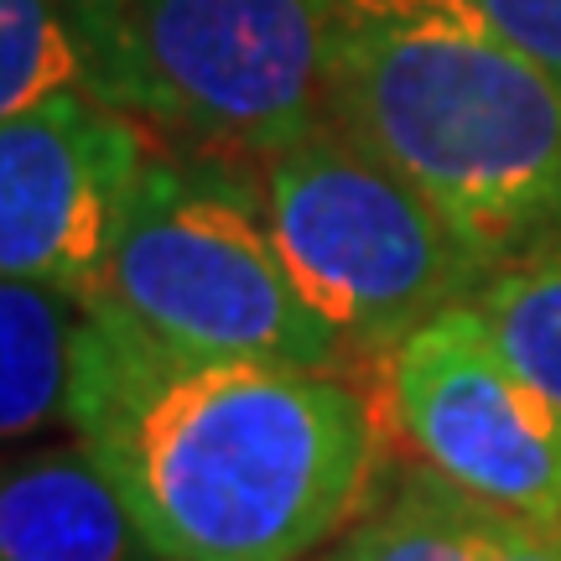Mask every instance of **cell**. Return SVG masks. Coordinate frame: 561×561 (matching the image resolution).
<instances>
[{
    "label": "cell",
    "mask_w": 561,
    "mask_h": 561,
    "mask_svg": "<svg viewBox=\"0 0 561 561\" xmlns=\"http://www.w3.org/2000/svg\"><path fill=\"white\" fill-rule=\"evenodd\" d=\"M73 437L157 561H307L375 473V411L328 369L182 359L89 307Z\"/></svg>",
    "instance_id": "cell-1"
},
{
    "label": "cell",
    "mask_w": 561,
    "mask_h": 561,
    "mask_svg": "<svg viewBox=\"0 0 561 561\" xmlns=\"http://www.w3.org/2000/svg\"><path fill=\"white\" fill-rule=\"evenodd\" d=\"M328 125L437 203L489 271L561 224V79L473 0H339Z\"/></svg>",
    "instance_id": "cell-2"
},
{
    "label": "cell",
    "mask_w": 561,
    "mask_h": 561,
    "mask_svg": "<svg viewBox=\"0 0 561 561\" xmlns=\"http://www.w3.org/2000/svg\"><path fill=\"white\" fill-rule=\"evenodd\" d=\"M136 333L182 359L328 369L343 339L312 312L244 161L151 151L121 214L100 297Z\"/></svg>",
    "instance_id": "cell-3"
},
{
    "label": "cell",
    "mask_w": 561,
    "mask_h": 561,
    "mask_svg": "<svg viewBox=\"0 0 561 561\" xmlns=\"http://www.w3.org/2000/svg\"><path fill=\"white\" fill-rule=\"evenodd\" d=\"M94 94L208 157H276L328 125L339 0H100Z\"/></svg>",
    "instance_id": "cell-4"
},
{
    "label": "cell",
    "mask_w": 561,
    "mask_h": 561,
    "mask_svg": "<svg viewBox=\"0 0 561 561\" xmlns=\"http://www.w3.org/2000/svg\"><path fill=\"white\" fill-rule=\"evenodd\" d=\"M261 203L291 280L343 348H396L489 276L437 203L339 125L265 157Z\"/></svg>",
    "instance_id": "cell-5"
},
{
    "label": "cell",
    "mask_w": 561,
    "mask_h": 561,
    "mask_svg": "<svg viewBox=\"0 0 561 561\" xmlns=\"http://www.w3.org/2000/svg\"><path fill=\"white\" fill-rule=\"evenodd\" d=\"M390 411L426 468L462 494L561 525V411L510 364L473 301L390 348Z\"/></svg>",
    "instance_id": "cell-6"
},
{
    "label": "cell",
    "mask_w": 561,
    "mask_h": 561,
    "mask_svg": "<svg viewBox=\"0 0 561 561\" xmlns=\"http://www.w3.org/2000/svg\"><path fill=\"white\" fill-rule=\"evenodd\" d=\"M146 157V125L83 89L0 121V276L100 297Z\"/></svg>",
    "instance_id": "cell-7"
},
{
    "label": "cell",
    "mask_w": 561,
    "mask_h": 561,
    "mask_svg": "<svg viewBox=\"0 0 561 561\" xmlns=\"http://www.w3.org/2000/svg\"><path fill=\"white\" fill-rule=\"evenodd\" d=\"M0 561H157L89 442L0 462Z\"/></svg>",
    "instance_id": "cell-8"
},
{
    "label": "cell",
    "mask_w": 561,
    "mask_h": 561,
    "mask_svg": "<svg viewBox=\"0 0 561 561\" xmlns=\"http://www.w3.org/2000/svg\"><path fill=\"white\" fill-rule=\"evenodd\" d=\"M89 301L0 276V453L73 432Z\"/></svg>",
    "instance_id": "cell-9"
},
{
    "label": "cell",
    "mask_w": 561,
    "mask_h": 561,
    "mask_svg": "<svg viewBox=\"0 0 561 561\" xmlns=\"http://www.w3.org/2000/svg\"><path fill=\"white\" fill-rule=\"evenodd\" d=\"M504 510L462 494L442 473H411L333 561H483Z\"/></svg>",
    "instance_id": "cell-10"
},
{
    "label": "cell",
    "mask_w": 561,
    "mask_h": 561,
    "mask_svg": "<svg viewBox=\"0 0 561 561\" xmlns=\"http://www.w3.org/2000/svg\"><path fill=\"white\" fill-rule=\"evenodd\" d=\"M94 79L100 42L83 0H0V121L53 94H94Z\"/></svg>",
    "instance_id": "cell-11"
},
{
    "label": "cell",
    "mask_w": 561,
    "mask_h": 561,
    "mask_svg": "<svg viewBox=\"0 0 561 561\" xmlns=\"http://www.w3.org/2000/svg\"><path fill=\"white\" fill-rule=\"evenodd\" d=\"M473 307L510 364L561 411V224L515 261L494 265L473 291Z\"/></svg>",
    "instance_id": "cell-12"
},
{
    "label": "cell",
    "mask_w": 561,
    "mask_h": 561,
    "mask_svg": "<svg viewBox=\"0 0 561 561\" xmlns=\"http://www.w3.org/2000/svg\"><path fill=\"white\" fill-rule=\"evenodd\" d=\"M504 37L561 79V0H473Z\"/></svg>",
    "instance_id": "cell-13"
},
{
    "label": "cell",
    "mask_w": 561,
    "mask_h": 561,
    "mask_svg": "<svg viewBox=\"0 0 561 561\" xmlns=\"http://www.w3.org/2000/svg\"><path fill=\"white\" fill-rule=\"evenodd\" d=\"M483 561H561V525H536L504 515L500 536L489 541Z\"/></svg>",
    "instance_id": "cell-14"
},
{
    "label": "cell",
    "mask_w": 561,
    "mask_h": 561,
    "mask_svg": "<svg viewBox=\"0 0 561 561\" xmlns=\"http://www.w3.org/2000/svg\"><path fill=\"white\" fill-rule=\"evenodd\" d=\"M83 5H100V0H83Z\"/></svg>",
    "instance_id": "cell-15"
}]
</instances>
